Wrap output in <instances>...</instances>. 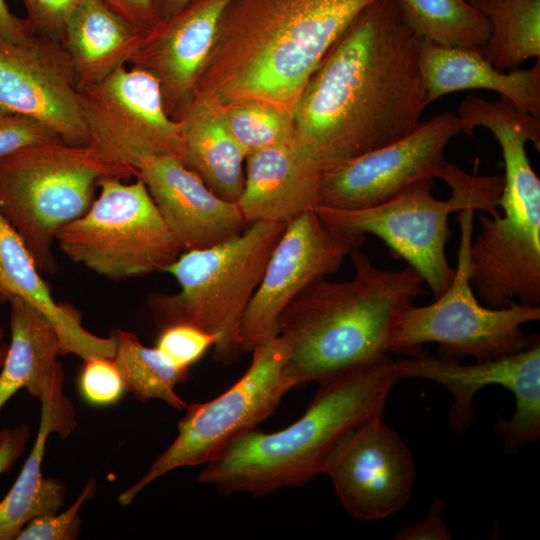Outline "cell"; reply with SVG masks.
Masks as SVG:
<instances>
[{
  "label": "cell",
  "mask_w": 540,
  "mask_h": 540,
  "mask_svg": "<svg viewBox=\"0 0 540 540\" xmlns=\"http://www.w3.org/2000/svg\"><path fill=\"white\" fill-rule=\"evenodd\" d=\"M421 42L397 0L366 6L305 85L293 114L298 142L329 165L412 133L429 104Z\"/></svg>",
  "instance_id": "cell-1"
},
{
  "label": "cell",
  "mask_w": 540,
  "mask_h": 540,
  "mask_svg": "<svg viewBox=\"0 0 540 540\" xmlns=\"http://www.w3.org/2000/svg\"><path fill=\"white\" fill-rule=\"evenodd\" d=\"M374 0H230L193 98L293 116L311 75Z\"/></svg>",
  "instance_id": "cell-2"
},
{
  "label": "cell",
  "mask_w": 540,
  "mask_h": 540,
  "mask_svg": "<svg viewBox=\"0 0 540 540\" xmlns=\"http://www.w3.org/2000/svg\"><path fill=\"white\" fill-rule=\"evenodd\" d=\"M349 257L352 279L313 281L280 316L279 334L291 344L286 372L295 387L319 384L386 355L398 316L426 293L409 265L379 268L360 248Z\"/></svg>",
  "instance_id": "cell-3"
},
{
  "label": "cell",
  "mask_w": 540,
  "mask_h": 540,
  "mask_svg": "<svg viewBox=\"0 0 540 540\" xmlns=\"http://www.w3.org/2000/svg\"><path fill=\"white\" fill-rule=\"evenodd\" d=\"M400 380L388 354L319 383L304 414L283 430L256 428L233 440L205 464L198 481L220 493L263 496L298 487L324 473L339 443L366 421L382 416Z\"/></svg>",
  "instance_id": "cell-4"
},
{
  "label": "cell",
  "mask_w": 540,
  "mask_h": 540,
  "mask_svg": "<svg viewBox=\"0 0 540 540\" xmlns=\"http://www.w3.org/2000/svg\"><path fill=\"white\" fill-rule=\"evenodd\" d=\"M473 127H485L500 145L504 176L497 211L480 215V232L469 254L471 285L490 308L519 300L540 304V179L525 144L540 147V120L510 102L481 101L471 114ZM518 302V301H517Z\"/></svg>",
  "instance_id": "cell-5"
},
{
  "label": "cell",
  "mask_w": 540,
  "mask_h": 540,
  "mask_svg": "<svg viewBox=\"0 0 540 540\" xmlns=\"http://www.w3.org/2000/svg\"><path fill=\"white\" fill-rule=\"evenodd\" d=\"M135 175L93 144L56 140L30 146L0 158V212L38 270L52 274L56 231L88 210L102 178Z\"/></svg>",
  "instance_id": "cell-6"
},
{
  "label": "cell",
  "mask_w": 540,
  "mask_h": 540,
  "mask_svg": "<svg viewBox=\"0 0 540 540\" xmlns=\"http://www.w3.org/2000/svg\"><path fill=\"white\" fill-rule=\"evenodd\" d=\"M286 223L255 222L231 239L182 252L164 272L179 291L155 293L148 303L159 330L188 324L218 338L216 361L231 364L242 354L238 328Z\"/></svg>",
  "instance_id": "cell-7"
},
{
  "label": "cell",
  "mask_w": 540,
  "mask_h": 540,
  "mask_svg": "<svg viewBox=\"0 0 540 540\" xmlns=\"http://www.w3.org/2000/svg\"><path fill=\"white\" fill-rule=\"evenodd\" d=\"M442 180L451 189L447 200L432 195L433 178L418 180L390 199L367 208L315 210L330 224L355 233L380 238L391 254L404 259L438 298L451 284L454 269L446 258L449 215L464 209L488 214L497 211L503 176L468 174L447 163Z\"/></svg>",
  "instance_id": "cell-8"
},
{
  "label": "cell",
  "mask_w": 540,
  "mask_h": 540,
  "mask_svg": "<svg viewBox=\"0 0 540 540\" xmlns=\"http://www.w3.org/2000/svg\"><path fill=\"white\" fill-rule=\"evenodd\" d=\"M474 212H457L460 242L451 284L431 304L412 305L398 316L386 343L387 354L416 356L422 354L423 344L436 343L440 358L473 357L479 362L519 352L539 337L528 336L522 329L540 319L539 306L515 301L503 308H490L475 297L469 254Z\"/></svg>",
  "instance_id": "cell-9"
},
{
  "label": "cell",
  "mask_w": 540,
  "mask_h": 540,
  "mask_svg": "<svg viewBox=\"0 0 540 540\" xmlns=\"http://www.w3.org/2000/svg\"><path fill=\"white\" fill-rule=\"evenodd\" d=\"M134 178H102L88 210L55 233L70 260L112 280L165 271L183 252L144 182Z\"/></svg>",
  "instance_id": "cell-10"
},
{
  "label": "cell",
  "mask_w": 540,
  "mask_h": 540,
  "mask_svg": "<svg viewBox=\"0 0 540 540\" xmlns=\"http://www.w3.org/2000/svg\"><path fill=\"white\" fill-rule=\"evenodd\" d=\"M290 353V341L281 334L258 344L249 368L228 390L210 401L187 405L173 442L119 495V503L129 505L147 485L172 470L209 463L267 419L295 387L286 372Z\"/></svg>",
  "instance_id": "cell-11"
},
{
  "label": "cell",
  "mask_w": 540,
  "mask_h": 540,
  "mask_svg": "<svg viewBox=\"0 0 540 540\" xmlns=\"http://www.w3.org/2000/svg\"><path fill=\"white\" fill-rule=\"evenodd\" d=\"M364 238L330 224L315 209L288 221L240 321L242 353L279 335L280 316L291 300L313 281L335 273Z\"/></svg>",
  "instance_id": "cell-12"
},
{
  "label": "cell",
  "mask_w": 540,
  "mask_h": 540,
  "mask_svg": "<svg viewBox=\"0 0 540 540\" xmlns=\"http://www.w3.org/2000/svg\"><path fill=\"white\" fill-rule=\"evenodd\" d=\"M394 367L400 379H428L451 392L448 423L457 435L465 433L474 421L476 392L488 385H500L513 393L516 403L510 419L498 416L495 422L504 451L516 453L540 436L539 337L519 352L469 365L422 353L394 360Z\"/></svg>",
  "instance_id": "cell-13"
},
{
  "label": "cell",
  "mask_w": 540,
  "mask_h": 540,
  "mask_svg": "<svg viewBox=\"0 0 540 540\" xmlns=\"http://www.w3.org/2000/svg\"><path fill=\"white\" fill-rule=\"evenodd\" d=\"M91 144L135 170L142 159L173 155L180 159L178 121L165 109L158 80L136 66H121L81 90ZM136 173V172H135Z\"/></svg>",
  "instance_id": "cell-14"
},
{
  "label": "cell",
  "mask_w": 540,
  "mask_h": 540,
  "mask_svg": "<svg viewBox=\"0 0 540 540\" xmlns=\"http://www.w3.org/2000/svg\"><path fill=\"white\" fill-rule=\"evenodd\" d=\"M462 132L457 114L444 112L407 136L330 164L323 173L319 206L361 209L378 205L424 178H440L449 141Z\"/></svg>",
  "instance_id": "cell-15"
},
{
  "label": "cell",
  "mask_w": 540,
  "mask_h": 540,
  "mask_svg": "<svg viewBox=\"0 0 540 540\" xmlns=\"http://www.w3.org/2000/svg\"><path fill=\"white\" fill-rule=\"evenodd\" d=\"M0 114L32 117L71 145L91 144L81 91L61 42L0 39Z\"/></svg>",
  "instance_id": "cell-16"
},
{
  "label": "cell",
  "mask_w": 540,
  "mask_h": 540,
  "mask_svg": "<svg viewBox=\"0 0 540 540\" xmlns=\"http://www.w3.org/2000/svg\"><path fill=\"white\" fill-rule=\"evenodd\" d=\"M345 510L360 521L384 519L409 501L416 469L412 453L382 416L348 434L324 470Z\"/></svg>",
  "instance_id": "cell-17"
},
{
  "label": "cell",
  "mask_w": 540,
  "mask_h": 540,
  "mask_svg": "<svg viewBox=\"0 0 540 540\" xmlns=\"http://www.w3.org/2000/svg\"><path fill=\"white\" fill-rule=\"evenodd\" d=\"M230 0H194L143 32L128 65L159 82L167 114L177 121L191 103Z\"/></svg>",
  "instance_id": "cell-18"
},
{
  "label": "cell",
  "mask_w": 540,
  "mask_h": 540,
  "mask_svg": "<svg viewBox=\"0 0 540 540\" xmlns=\"http://www.w3.org/2000/svg\"><path fill=\"white\" fill-rule=\"evenodd\" d=\"M135 172L183 252L224 242L249 225L237 203L217 196L173 155L146 157Z\"/></svg>",
  "instance_id": "cell-19"
},
{
  "label": "cell",
  "mask_w": 540,
  "mask_h": 540,
  "mask_svg": "<svg viewBox=\"0 0 540 540\" xmlns=\"http://www.w3.org/2000/svg\"><path fill=\"white\" fill-rule=\"evenodd\" d=\"M326 165L295 140L246 155L243 191L236 202L248 223H287L316 209Z\"/></svg>",
  "instance_id": "cell-20"
},
{
  "label": "cell",
  "mask_w": 540,
  "mask_h": 540,
  "mask_svg": "<svg viewBox=\"0 0 540 540\" xmlns=\"http://www.w3.org/2000/svg\"><path fill=\"white\" fill-rule=\"evenodd\" d=\"M420 71L431 103L466 89L497 92L521 112L540 119V60L525 70H497L479 49L443 46L422 39Z\"/></svg>",
  "instance_id": "cell-21"
},
{
  "label": "cell",
  "mask_w": 540,
  "mask_h": 540,
  "mask_svg": "<svg viewBox=\"0 0 540 540\" xmlns=\"http://www.w3.org/2000/svg\"><path fill=\"white\" fill-rule=\"evenodd\" d=\"M64 374L59 375L40 401L38 434L20 474L0 501V540H16L33 518L58 512L66 495L62 480L45 478L41 472L46 443L53 433L64 439L77 423L71 401L63 393Z\"/></svg>",
  "instance_id": "cell-22"
},
{
  "label": "cell",
  "mask_w": 540,
  "mask_h": 540,
  "mask_svg": "<svg viewBox=\"0 0 540 540\" xmlns=\"http://www.w3.org/2000/svg\"><path fill=\"white\" fill-rule=\"evenodd\" d=\"M40 273L23 240L0 212V287L48 318L58 332L63 354H76L84 361L113 358L114 337H100L85 329L73 310L54 300Z\"/></svg>",
  "instance_id": "cell-23"
},
{
  "label": "cell",
  "mask_w": 540,
  "mask_h": 540,
  "mask_svg": "<svg viewBox=\"0 0 540 540\" xmlns=\"http://www.w3.org/2000/svg\"><path fill=\"white\" fill-rule=\"evenodd\" d=\"M177 121L182 163L217 196L236 203L244 187L246 152L230 133L219 104L193 98Z\"/></svg>",
  "instance_id": "cell-24"
},
{
  "label": "cell",
  "mask_w": 540,
  "mask_h": 540,
  "mask_svg": "<svg viewBox=\"0 0 540 540\" xmlns=\"http://www.w3.org/2000/svg\"><path fill=\"white\" fill-rule=\"evenodd\" d=\"M11 342L0 372V410L20 389L41 401L63 373L57 330L40 311L10 295Z\"/></svg>",
  "instance_id": "cell-25"
},
{
  "label": "cell",
  "mask_w": 540,
  "mask_h": 540,
  "mask_svg": "<svg viewBox=\"0 0 540 540\" xmlns=\"http://www.w3.org/2000/svg\"><path fill=\"white\" fill-rule=\"evenodd\" d=\"M102 0H86L70 17L61 39L81 90L129 64L142 36Z\"/></svg>",
  "instance_id": "cell-26"
},
{
  "label": "cell",
  "mask_w": 540,
  "mask_h": 540,
  "mask_svg": "<svg viewBox=\"0 0 540 540\" xmlns=\"http://www.w3.org/2000/svg\"><path fill=\"white\" fill-rule=\"evenodd\" d=\"M490 22L480 50L497 70H515L540 56V0H467Z\"/></svg>",
  "instance_id": "cell-27"
},
{
  "label": "cell",
  "mask_w": 540,
  "mask_h": 540,
  "mask_svg": "<svg viewBox=\"0 0 540 540\" xmlns=\"http://www.w3.org/2000/svg\"><path fill=\"white\" fill-rule=\"evenodd\" d=\"M113 360L121 374L126 392L136 400H162L174 409L187 407L176 393V386L189 378V370L175 367L155 347L145 346L135 334L114 330Z\"/></svg>",
  "instance_id": "cell-28"
},
{
  "label": "cell",
  "mask_w": 540,
  "mask_h": 540,
  "mask_svg": "<svg viewBox=\"0 0 540 540\" xmlns=\"http://www.w3.org/2000/svg\"><path fill=\"white\" fill-rule=\"evenodd\" d=\"M412 30L422 39L453 47L481 49L491 26L467 0H397Z\"/></svg>",
  "instance_id": "cell-29"
},
{
  "label": "cell",
  "mask_w": 540,
  "mask_h": 540,
  "mask_svg": "<svg viewBox=\"0 0 540 540\" xmlns=\"http://www.w3.org/2000/svg\"><path fill=\"white\" fill-rule=\"evenodd\" d=\"M219 106L230 133L246 155L296 139L294 119L288 113L261 104H219Z\"/></svg>",
  "instance_id": "cell-30"
},
{
  "label": "cell",
  "mask_w": 540,
  "mask_h": 540,
  "mask_svg": "<svg viewBox=\"0 0 540 540\" xmlns=\"http://www.w3.org/2000/svg\"><path fill=\"white\" fill-rule=\"evenodd\" d=\"M217 341L215 335L197 327L175 324L160 330L155 348L175 367L189 370Z\"/></svg>",
  "instance_id": "cell-31"
},
{
  "label": "cell",
  "mask_w": 540,
  "mask_h": 540,
  "mask_svg": "<svg viewBox=\"0 0 540 540\" xmlns=\"http://www.w3.org/2000/svg\"><path fill=\"white\" fill-rule=\"evenodd\" d=\"M95 491L96 480L92 478L67 510L33 518L20 531L16 540L77 539L82 524L79 511L84 503L94 496Z\"/></svg>",
  "instance_id": "cell-32"
},
{
  "label": "cell",
  "mask_w": 540,
  "mask_h": 540,
  "mask_svg": "<svg viewBox=\"0 0 540 540\" xmlns=\"http://www.w3.org/2000/svg\"><path fill=\"white\" fill-rule=\"evenodd\" d=\"M79 389L83 399L95 406L114 404L126 391L113 358L101 356L84 361Z\"/></svg>",
  "instance_id": "cell-33"
},
{
  "label": "cell",
  "mask_w": 540,
  "mask_h": 540,
  "mask_svg": "<svg viewBox=\"0 0 540 540\" xmlns=\"http://www.w3.org/2000/svg\"><path fill=\"white\" fill-rule=\"evenodd\" d=\"M61 140L47 125L20 114H0V158L21 149Z\"/></svg>",
  "instance_id": "cell-34"
},
{
  "label": "cell",
  "mask_w": 540,
  "mask_h": 540,
  "mask_svg": "<svg viewBox=\"0 0 540 540\" xmlns=\"http://www.w3.org/2000/svg\"><path fill=\"white\" fill-rule=\"evenodd\" d=\"M26 19L34 32L50 40L59 41L75 10L86 0H22Z\"/></svg>",
  "instance_id": "cell-35"
},
{
  "label": "cell",
  "mask_w": 540,
  "mask_h": 540,
  "mask_svg": "<svg viewBox=\"0 0 540 540\" xmlns=\"http://www.w3.org/2000/svg\"><path fill=\"white\" fill-rule=\"evenodd\" d=\"M445 502L435 497L423 520L400 529L394 536L397 540H449L453 535L443 520Z\"/></svg>",
  "instance_id": "cell-36"
},
{
  "label": "cell",
  "mask_w": 540,
  "mask_h": 540,
  "mask_svg": "<svg viewBox=\"0 0 540 540\" xmlns=\"http://www.w3.org/2000/svg\"><path fill=\"white\" fill-rule=\"evenodd\" d=\"M117 15L133 27L145 31L158 20L154 0H102Z\"/></svg>",
  "instance_id": "cell-37"
},
{
  "label": "cell",
  "mask_w": 540,
  "mask_h": 540,
  "mask_svg": "<svg viewBox=\"0 0 540 540\" xmlns=\"http://www.w3.org/2000/svg\"><path fill=\"white\" fill-rule=\"evenodd\" d=\"M30 427L20 424L0 431V475L9 472L27 448Z\"/></svg>",
  "instance_id": "cell-38"
},
{
  "label": "cell",
  "mask_w": 540,
  "mask_h": 540,
  "mask_svg": "<svg viewBox=\"0 0 540 540\" xmlns=\"http://www.w3.org/2000/svg\"><path fill=\"white\" fill-rule=\"evenodd\" d=\"M36 33L26 18H19L10 12L4 0H0V39L14 43H26Z\"/></svg>",
  "instance_id": "cell-39"
},
{
  "label": "cell",
  "mask_w": 540,
  "mask_h": 540,
  "mask_svg": "<svg viewBox=\"0 0 540 540\" xmlns=\"http://www.w3.org/2000/svg\"><path fill=\"white\" fill-rule=\"evenodd\" d=\"M194 0H154V9L157 20L167 18Z\"/></svg>",
  "instance_id": "cell-40"
},
{
  "label": "cell",
  "mask_w": 540,
  "mask_h": 540,
  "mask_svg": "<svg viewBox=\"0 0 540 540\" xmlns=\"http://www.w3.org/2000/svg\"><path fill=\"white\" fill-rule=\"evenodd\" d=\"M7 348H8V344L6 343H1L0 344V369L3 365V362H4V359H5V356H6V352H7Z\"/></svg>",
  "instance_id": "cell-41"
},
{
  "label": "cell",
  "mask_w": 540,
  "mask_h": 540,
  "mask_svg": "<svg viewBox=\"0 0 540 540\" xmlns=\"http://www.w3.org/2000/svg\"><path fill=\"white\" fill-rule=\"evenodd\" d=\"M9 295L0 287V303L8 302Z\"/></svg>",
  "instance_id": "cell-42"
},
{
  "label": "cell",
  "mask_w": 540,
  "mask_h": 540,
  "mask_svg": "<svg viewBox=\"0 0 540 540\" xmlns=\"http://www.w3.org/2000/svg\"><path fill=\"white\" fill-rule=\"evenodd\" d=\"M3 338H4V330H3L2 326L0 325V344L3 341Z\"/></svg>",
  "instance_id": "cell-43"
}]
</instances>
